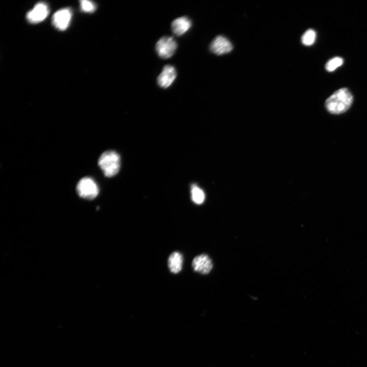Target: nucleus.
I'll return each instance as SVG.
<instances>
[{
    "mask_svg": "<svg viewBox=\"0 0 367 367\" xmlns=\"http://www.w3.org/2000/svg\"><path fill=\"white\" fill-rule=\"evenodd\" d=\"M182 255L178 252H173L168 259V264L170 271L173 273H178L182 269Z\"/></svg>",
    "mask_w": 367,
    "mask_h": 367,
    "instance_id": "11",
    "label": "nucleus"
},
{
    "mask_svg": "<svg viewBox=\"0 0 367 367\" xmlns=\"http://www.w3.org/2000/svg\"><path fill=\"white\" fill-rule=\"evenodd\" d=\"M176 77L175 68L170 65H165L157 79L158 85L163 88H167L173 83Z\"/></svg>",
    "mask_w": 367,
    "mask_h": 367,
    "instance_id": "6",
    "label": "nucleus"
},
{
    "mask_svg": "<svg viewBox=\"0 0 367 367\" xmlns=\"http://www.w3.org/2000/svg\"><path fill=\"white\" fill-rule=\"evenodd\" d=\"M233 48V45L229 40L221 35L217 36L210 45L211 52L217 55L229 53Z\"/></svg>",
    "mask_w": 367,
    "mask_h": 367,
    "instance_id": "5",
    "label": "nucleus"
},
{
    "mask_svg": "<svg viewBox=\"0 0 367 367\" xmlns=\"http://www.w3.org/2000/svg\"><path fill=\"white\" fill-rule=\"evenodd\" d=\"M192 27V22L187 17L177 18L171 24V28L173 33L178 36L186 34Z\"/></svg>",
    "mask_w": 367,
    "mask_h": 367,
    "instance_id": "10",
    "label": "nucleus"
},
{
    "mask_svg": "<svg viewBox=\"0 0 367 367\" xmlns=\"http://www.w3.org/2000/svg\"><path fill=\"white\" fill-rule=\"evenodd\" d=\"M177 49V43L170 36L161 38L156 45V50L159 56L163 59L171 57Z\"/></svg>",
    "mask_w": 367,
    "mask_h": 367,
    "instance_id": "4",
    "label": "nucleus"
},
{
    "mask_svg": "<svg viewBox=\"0 0 367 367\" xmlns=\"http://www.w3.org/2000/svg\"><path fill=\"white\" fill-rule=\"evenodd\" d=\"M316 38V32L313 29H309L303 34L302 42L304 45L309 46L314 44Z\"/></svg>",
    "mask_w": 367,
    "mask_h": 367,
    "instance_id": "13",
    "label": "nucleus"
},
{
    "mask_svg": "<svg viewBox=\"0 0 367 367\" xmlns=\"http://www.w3.org/2000/svg\"><path fill=\"white\" fill-rule=\"evenodd\" d=\"M353 101L350 91L346 88L336 91L325 102L327 111L333 115H340L346 112L351 107Z\"/></svg>",
    "mask_w": 367,
    "mask_h": 367,
    "instance_id": "1",
    "label": "nucleus"
},
{
    "mask_svg": "<svg viewBox=\"0 0 367 367\" xmlns=\"http://www.w3.org/2000/svg\"><path fill=\"white\" fill-rule=\"evenodd\" d=\"M192 198L193 201L196 204H203L205 200V195L202 190L194 185L192 187Z\"/></svg>",
    "mask_w": 367,
    "mask_h": 367,
    "instance_id": "12",
    "label": "nucleus"
},
{
    "mask_svg": "<svg viewBox=\"0 0 367 367\" xmlns=\"http://www.w3.org/2000/svg\"><path fill=\"white\" fill-rule=\"evenodd\" d=\"M49 13L48 6L43 3L38 4L27 15L28 21L32 24H36L43 21Z\"/></svg>",
    "mask_w": 367,
    "mask_h": 367,
    "instance_id": "8",
    "label": "nucleus"
},
{
    "mask_svg": "<svg viewBox=\"0 0 367 367\" xmlns=\"http://www.w3.org/2000/svg\"><path fill=\"white\" fill-rule=\"evenodd\" d=\"M77 191L79 196L87 200H93L98 195L99 190L97 183L93 179L85 177L78 182Z\"/></svg>",
    "mask_w": 367,
    "mask_h": 367,
    "instance_id": "3",
    "label": "nucleus"
},
{
    "mask_svg": "<svg viewBox=\"0 0 367 367\" xmlns=\"http://www.w3.org/2000/svg\"><path fill=\"white\" fill-rule=\"evenodd\" d=\"M194 270L203 274H207L213 268V263L209 256L203 254L196 256L193 262Z\"/></svg>",
    "mask_w": 367,
    "mask_h": 367,
    "instance_id": "9",
    "label": "nucleus"
},
{
    "mask_svg": "<svg viewBox=\"0 0 367 367\" xmlns=\"http://www.w3.org/2000/svg\"><path fill=\"white\" fill-rule=\"evenodd\" d=\"M343 63V59L342 58L339 57H334L327 62L325 68L327 71L332 72L341 66Z\"/></svg>",
    "mask_w": 367,
    "mask_h": 367,
    "instance_id": "14",
    "label": "nucleus"
},
{
    "mask_svg": "<svg viewBox=\"0 0 367 367\" xmlns=\"http://www.w3.org/2000/svg\"><path fill=\"white\" fill-rule=\"evenodd\" d=\"M80 3L81 9L84 12L93 13L96 9L95 4L87 0H83Z\"/></svg>",
    "mask_w": 367,
    "mask_h": 367,
    "instance_id": "15",
    "label": "nucleus"
},
{
    "mask_svg": "<svg viewBox=\"0 0 367 367\" xmlns=\"http://www.w3.org/2000/svg\"><path fill=\"white\" fill-rule=\"evenodd\" d=\"M98 164L106 176L113 177L116 175L120 171V156L115 151H106L100 156Z\"/></svg>",
    "mask_w": 367,
    "mask_h": 367,
    "instance_id": "2",
    "label": "nucleus"
},
{
    "mask_svg": "<svg viewBox=\"0 0 367 367\" xmlns=\"http://www.w3.org/2000/svg\"><path fill=\"white\" fill-rule=\"evenodd\" d=\"M72 14L69 9H62L53 16V24L58 29L63 31L68 27Z\"/></svg>",
    "mask_w": 367,
    "mask_h": 367,
    "instance_id": "7",
    "label": "nucleus"
}]
</instances>
